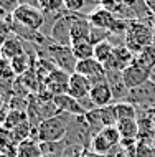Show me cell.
<instances>
[{"label":"cell","mask_w":155,"mask_h":157,"mask_svg":"<svg viewBox=\"0 0 155 157\" xmlns=\"http://www.w3.org/2000/svg\"><path fill=\"white\" fill-rule=\"evenodd\" d=\"M73 116L68 114H58L54 117L41 121L36 127L31 129V137L38 142H60L66 141L69 131V119Z\"/></svg>","instance_id":"6da1fadb"},{"label":"cell","mask_w":155,"mask_h":157,"mask_svg":"<svg viewBox=\"0 0 155 157\" xmlns=\"http://www.w3.org/2000/svg\"><path fill=\"white\" fill-rule=\"evenodd\" d=\"M155 43L153 38V27L145 22H139V20H132L129 22L127 33L124 36V45L127 46L131 52L135 55H140L147 46Z\"/></svg>","instance_id":"7a4b0ae2"},{"label":"cell","mask_w":155,"mask_h":157,"mask_svg":"<svg viewBox=\"0 0 155 157\" xmlns=\"http://www.w3.org/2000/svg\"><path fill=\"white\" fill-rule=\"evenodd\" d=\"M120 134L117 126H111V127H104L98 134L93 137L89 146V151L94 152L98 155H109L117 146H120Z\"/></svg>","instance_id":"3957f363"},{"label":"cell","mask_w":155,"mask_h":157,"mask_svg":"<svg viewBox=\"0 0 155 157\" xmlns=\"http://www.w3.org/2000/svg\"><path fill=\"white\" fill-rule=\"evenodd\" d=\"M45 52H46V56L51 58L60 70L66 71V73H69V75H73L74 71H76L78 60H76V56L73 55L71 46L53 43V41L48 38V43L45 45Z\"/></svg>","instance_id":"277c9868"},{"label":"cell","mask_w":155,"mask_h":157,"mask_svg":"<svg viewBox=\"0 0 155 157\" xmlns=\"http://www.w3.org/2000/svg\"><path fill=\"white\" fill-rule=\"evenodd\" d=\"M12 20H13L15 23L28 28V30L40 32V30H43V27H45L46 17H45V13L40 10L38 7L20 5L13 13H12Z\"/></svg>","instance_id":"5b68a950"},{"label":"cell","mask_w":155,"mask_h":157,"mask_svg":"<svg viewBox=\"0 0 155 157\" xmlns=\"http://www.w3.org/2000/svg\"><path fill=\"white\" fill-rule=\"evenodd\" d=\"M73 15L71 12H65L54 20V23L50 28L48 38L53 43L71 46V23H73Z\"/></svg>","instance_id":"8992f818"},{"label":"cell","mask_w":155,"mask_h":157,"mask_svg":"<svg viewBox=\"0 0 155 157\" xmlns=\"http://www.w3.org/2000/svg\"><path fill=\"white\" fill-rule=\"evenodd\" d=\"M122 78H124L125 86L131 91V90H135V88H139L142 84H145L147 81H150V79H152V73H150L149 68L135 56V60H134L132 65L122 71Z\"/></svg>","instance_id":"52a82bcc"},{"label":"cell","mask_w":155,"mask_h":157,"mask_svg":"<svg viewBox=\"0 0 155 157\" xmlns=\"http://www.w3.org/2000/svg\"><path fill=\"white\" fill-rule=\"evenodd\" d=\"M127 103L140 109H155V81L150 79L145 84L129 91Z\"/></svg>","instance_id":"ba28073f"},{"label":"cell","mask_w":155,"mask_h":157,"mask_svg":"<svg viewBox=\"0 0 155 157\" xmlns=\"http://www.w3.org/2000/svg\"><path fill=\"white\" fill-rule=\"evenodd\" d=\"M135 60V55L127 48L124 43L122 45H116L114 52H112L111 58L107 60V63L104 65L106 71L112 70V71H124L125 68H129Z\"/></svg>","instance_id":"9c48e42d"},{"label":"cell","mask_w":155,"mask_h":157,"mask_svg":"<svg viewBox=\"0 0 155 157\" xmlns=\"http://www.w3.org/2000/svg\"><path fill=\"white\" fill-rule=\"evenodd\" d=\"M53 103H54V106L58 108V111H60L61 114H68V116L78 117V116H84V114L87 113L76 98L69 96L68 93L54 96L53 98Z\"/></svg>","instance_id":"30bf717a"},{"label":"cell","mask_w":155,"mask_h":157,"mask_svg":"<svg viewBox=\"0 0 155 157\" xmlns=\"http://www.w3.org/2000/svg\"><path fill=\"white\" fill-rule=\"evenodd\" d=\"M93 90V83L89 81V78L73 73L69 76V84H68V94L76 98L78 101H83L86 98H89V93Z\"/></svg>","instance_id":"8fae6325"},{"label":"cell","mask_w":155,"mask_h":157,"mask_svg":"<svg viewBox=\"0 0 155 157\" xmlns=\"http://www.w3.org/2000/svg\"><path fill=\"white\" fill-rule=\"evenodd\" d=\"M69 76H71L69 73H66V71L56 68V70H54L53 73L50 75L46 79H45V88H46V90L51 93L53 96L65 94V93H68Z\"/></svg>","instance_id":"7c38bea8"},{"label":"cell","mask_w":155,"mask_h":157,"mask_svg":"<svg viewBox=\"0 0 155 157\" xmlns=\"http://www.w3.org/2000/svg\"><path fill=\"white\" fill-rule=\"evenodd\" d=\"M106 78H107L109 86H111V91H112V96H114V101H116V103L127 101L129 88L125 86V83H124L122 71H112V70H109V71H106ZM116 103H114V104H116Z\"/></svg>","instance_id":"4fadbf2b"},{"label":"cell","mask_w":155,"mask_h":157,"mask_svg":"<svg viewBox=\"0 0 155 157\" xmlns=\"http://www.w3.org/2000/svg\"><path fill=\"white\" fill-rule=\"evenodd\" d=\"M119 18L117 15H114L112 12L106 10L104 7H98V8H93V10L87 13V20L89 23L96 28H104V30H109L114 27L116 20Z\"/></svg>","instance_id":"5bb4252c"},{"label":"cell","mask_w":155,"mask_h":157,"mask_svg":"<svg viewBox=\"0 0 155 157\" xmlns=\"http://www.w3.org/2000/svg\"><path fill=\"white\" fill-rule=\"evenodd\" d=\"M89 99L94 104V108H106V106L114 104V96H112V91H111L107 79L102 83L94 84L89 93Z\"/></svg>","instance_id":"9a60e30c"},{"label":"cell","mask_w":155,"mask_h":157,"mask_svg":"<svg viewBox=\"0 0 155 157\" xmlns=\"http://www.w3.org/2000/svg\"><path fill=\"white\" fill-rule=\"evenodd\" d=\"M117 129L120 134V146L129 147L134 146L139 141V121L137 119H129V121H119L117 122Z\"/></svg>","instance_id":"2e32d148"},{"label":"cell","mask_w":155,"mask_h":157,"mask_svg":"<svg viewBox=\"0 0 155 157\" xmlns=\"http://www.w3.org/2000/svg\"><path fill=\"white\" fill-rule=\"evenodd\" d=\"M93 25L87 20V15L74 13L73 15V23H71V43L74 40H81V38H89Z\"/></svg>","instance_id":"e0dca14e"},{"label":"cell","mask_w":155,"mask_h":157,"mask_svg":"<svg viewBox=\"0 0 155 157\" xmlns=\"http://www.w3.org/2000/svg\"><path fill=\"white\" fill-rule=\"evenodd\" d=\"M74 73H79L86 78L93 79V78H98V76H104L106 75V68H104L102 63H99L96 58H89V60H83V61H78L76 65V71Z\"/></svg>","instance_id":"ac0fdd59"},{"label":"cell","mask_w":155,"mask_h":157,"mask_svg":"<svg viewBox=\"0 0 155 157\" xmlns=\"http://www.w3.org/2000/svg\"><path fill=\"white\" fill-rule=\"evenodd\" d=\"M0 53H2V56L7 58L8 61L13 60V58H17L18 55L25 53L23 45H22V38H18V36H7V40L2 41Z\"/></svg>","instance_id":"d6986e66"},{"label":"cell","mask_w":155,"mask_h":157,"mask_svg":"<svg viewBox=\"0 0 155 157\" xmlns=\"http://www.w3.org/2000/svg\"><path fill=\"white\" fill-rule=\"evenodd\" d=\"M71 50H73V55L76 56L78 61L94 58V43L89 40V38L74 40L73 43H71Z\"/></svg>","instance_id":"ffe728a7"},{"label":"cell","mask_w":155,"mask_h":157,"mask_svg":"<svg viewBox=\"0 0 155 157\" xmlns=\"http://www.w3.org/2000/svg\"><path fill=\"white\" fill-rule=\"evenodd\" d=\"M17 157H43L41 144L36 139H25L17 147Z\"/></svg>","instance_id":"44dd1931"},{"label":"cell","mask_w":155,"mask_h":157,"mask_svg":"<svg viewBox=\"0 0 155 157\" xmlns=\"http://www.w3.org/2000/svg\"><path fill=\"white\" fill-rule=\"evenodd\" d=\"M35 61H36V58L31 60L30 55L22 53L17 58H13V60H10V70L13 71L17 76H23L25 73H28V71L35 66Z\"/></svg>","instance_id":"7402d4cb"},{"label":"cell","mask_w":155,"mask_h":157,"mask_svg":"<svg viewBox=\"0 0 155 157\" xmlns=\"http://www.w3.org/2000/svg\"><path fill=\"white\" fill-rule=\"evenodd\" d=\"M116 114L119 121H129V119H137L139 117V108L134 106L127 101L116 103Z\"/></svg>","instance_id":"603a6c76"},{"label":"cell","mask_w":155,"mask_h":157,"mask_svg":"<svg viewBox=\"0 0 155 157\" xmlns=\"http://www.w3.org/2000/svg\"><path fill=\"white\" fill-rule=\"evenodd\" d=\"M114 43H112L111 40H106V41H101V43L94 45V58L98 60L99 63H102V65H106L107 60L111 58L112 52H114Z\"/></svg>","instance_id":"cb8c5ba5"},{"label":"cell","mask_w":155,"mask_h":157,"mask_svg":"<svg viewBox=\"0 0 155 157\" xmlns=\"http://www.w3.org/2000/svg\"><path fill=\"white\" fill-rule=\"evenodd\" d=\"M41 144V152L43 157H61L65 152L68 142L60 141V142H40Z\"/></svg>","instance_id":"d4e9b609"},{"label":"cell","mask_w":155,"mask_h":157,"mask_svg":"<svg viewBox=\"0 0 155 157\" xmlns=\"http://www.w3.org/2000/svg\"><path fill=\"white\" fill-rule=\"evenodd\" d=\"M40 10L45 15H60L66 8L63 0H40Z\"/></svg>","instance_id":"484cf974"},{"label":"cell","mask_w":155,"mask_h":157,"mask_svg":"<svg viewBox=\"0 0 155 157\" xmlns=\"http://www.w3.org/2000/svg\"><path fill=\"white\" fill-rule=\"evenodd\" d=\"M99 114H101V121L104 127H111V126H117V114H116V104L106 106V108H99Z\"/></svg>","instance_id":"4316f807"},{"label":"cell","mask_w":155,"mask_h":157,"mask_svg":"<svg viewBox=\"0 0 155 157\" xmlns=\"http://www.w3.org/2000/svg\"><path fill=\"white\" fill-rule=\"evenodd\" d=\"M137 58H139V60L150 70L152 78H153V76H155V43L147 46V48H145L140 55H137Z\"/></svg>","instance_id":"83f0119b"},{"label":"cell","mask_w":155,"mask_h":157,"mask_svg":"<svg viewBox=\"0 0 155 157\" xmlns=\"http://www.w3.org/2000/svg\"><path fill=\"white\" fill-rule=\"evenodd\" d=\"M135 157H155V144L152 141L139 139L135 144Z\"/></svg>","instance_id":"f1b7e54d"},{"label":"cell","mask_w":155,"mask_h":157,"mask_svg":"<svg viewBox=\"0 0 155 157\" xmlns=\"http://www.w3.org/2000/svg\"><path fill=\"white\" fill-rule=\"evenodd\" d=\"M23 121H27V114H25L23 111H12L8 113V116L5 117V127H8V129H15L18 124H22Z\"/></svg>","instance_id":"f546056e"},{"label":"cell","mask_w":155,"mask_h":157,"mask_svg":"<svg viewBox=\"0 0 155 157\" xmlns=\"http://www.w3.org/2000/svg\"><path fill=\"white\" fill-rule=\"evenodd\" d=\"M112 33L109 32V30H104V28H96L93 27V30H91V35H89V40L93 41L94 45H98V43H101V41H106L111 38Z\"/></svg>","instance_id":"4dcf8cb0"},{"label":"cell","mask_w":155,"mask_h":157,"mask_svg":"<svg viewBox=\"0 0 155 157\" xmlns=\"http://www.w3.org/2000/svg\"><path fill=\"white\" fill-rule=\"evenodd\" d=\"M63 2H65L66 12H71V13H79V12L86 7L87 0H63Z\"/></svg>","instance_id":"1f68e13d"},{"label":"cell","mask_w":155,"mask_h":157,"mask_svg":"<svg viewBox=\"0 0 155 157\" xmlns=\"http://www.w3.org/2000/svg\"><path fill=\"white\" fill-rule=\"evenodd\" d=\"M20 7V0H0V10L12 15Z\"/></svg>","instance_id":"d6a6232c"},{"label":"cell","mask_w":155,"mask_h":157,"mask_svg":"<svg viewBox=\"0 0 155 157\" xmlns=\"http://www.w3.org/2000/svg\"><path fill=\"white\" fill-rule=\"evenodd\" d=\"M20 5H31L40 8V0H20Z\"/></svg>","instance_id":"836d02e7"},{"label":"cell","mask_w":155,"mask_h":157,"mask_svg":"<svg viewBox=\"0 0 155 157\" xmlns=\"http://www.w3.org/2000/svg\"><path fill=\"white\" fill-rule=\"evenodd\" d=\"M120 3H122L124 7H127V8H131V7H134L135 5L137 2H139V0H119Z\"/></svg>","instance_id":"e575fe53"},{"label":"cell","mask_w":155,"mask_h":157,"mask_svg":"<svg viewBox=\"0 0 155 157\" xmlns=\"http://www.w3.org/2000/svg\"><path fill=\"white\" fill-rule=\"evenodd\" d=\"M81 157H106V155H98V154H94V152H91L89 149H86L84 152H83Z\"/></svg>","instance_id":"d590c367"},{"label":"cell","mask_w":155,"mask_h":157,"mask_svg":"<svg viewBox=\"0 0 155 157\" xmlns=\"http://www.w3.org/2000/svg\"><path fill=\"white\" fill-rule=\"evenodd\" d=\"M144 2H145V5H149L155 12V0H144Z\"/></svg>","instance_id":"8d00e7d4"}]
</instances>
